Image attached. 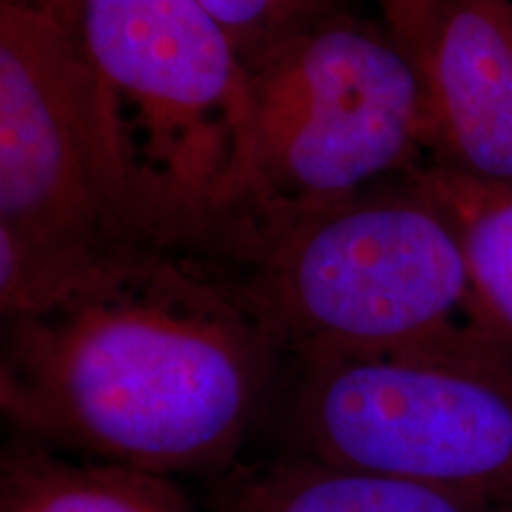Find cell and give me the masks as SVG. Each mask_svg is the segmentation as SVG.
<instances>
[{
	"label": "cell",
	"mask_w": 512,
	"mask_h": 512,
	"mask_svg": "<svg viewBox=\"0 0 512 512\" xmlns=\"http://www.w3.org/2000/svg\"><path fill=\"white\" fill-rule=\"evenodd\" d=\"M285 361L223 256L131 242L3 320L0 406L19 437L74 458L223 472L271 413Z\"/></svg>",
	"instance_id": "obj_1"
},
{
	"label": "cell",
	"mask_w": 512,
	"mask_h": 512,
	"mask_svg": "<svg viewBox=\"0 0 512 512\" xmlns=\"http://www.w3.org/2000/svg\"><path fill=\"white\" fill-rule=\"evenodd\" d=\"M209 252L238 271L285 358H512L418 169L294 219L228 228Z\"/></svg>",
	"instance_id": "obj_2"
},
{
	"label": "cell",
	"mask_w": 512,
	"mask_h": 512,
	"mask_svg": "<svg viewBox=\"0 0 512 512\" xmlns=\"http://www.w3.org/2000/svg\"><path fill=\"white\" fill-rule=\"evenodd\" d=\"M245 67V164L216 238L332 207L430 162L425 74L382 22L337 10Z\"/></svg>",
	"instance_id": "obj_3"
},
{
	"label": "cell",
	"mask_w": 512,
	"mask_h": 512,
	"mask_svg": "<svg viewBox=\"0 0 512 512\" xmlns=\"http://www.w3.org/2000/svg\"><path fill=\"white\" fill-rule=\"evenodd\" d=\"M114 157L155 233L209 249L242 174L247 67L197 0H81Z\"/></svg>",
	"instance_id": "obj_4"
},
{
	"label": "cell",
	"mask_w": 512,
	"mask_h": 512,
	"mask_svg": "<svg viewBox=\"0 0 512 512\" xmlns=\"http://www.w3.org/2000/svg\"><path fill=\"white\" fill-rule=\"evenodd\" d=\"M164 242L114 157L76 31L0 3V313L36 311L83 266Z\"/></svg>",
	"instance_id": "obj_5"
},
{
	"label": "cell",
	"mask_w": 512,
	"mask_h": 512,
	"mask_svg": "<svg viewBox=\"0 0 512 512\" xmlns=\"http://www.w3.org/2000/svg\"><path fill=\"white\" fill-rule=\"evenodd\" d=\"M273 411L297 456L512 512V358H287Z\"/></svg>",
	"instance_id": "obj_6"
},
{
	"label": "cell",
	"mask_w": 512,
	"mask_h": 512,
	"mask_svg": "<svg viewBox=\"0 0 512 512\" xmlns=\"http://www.w3.org/2000/svg\"><path fill=\"white\" fill-rule=\"evenodd\" d=\"M425 81L430 162L512 185V0H451Z\"/></svg>",
	"instance_id": "obj_7"
},
{
	"label": "cell",
	"mask_w": 512,
	"mask_h": 512,
	"mask_svg": "<svg viewBox=\"0 0 512 512\" xmlns=\"http://www.w3.org/2000/svg\"><path fill=\"white\" fill-rule=\"evenodd\" d=\"M219 512H501L437 486L287 453L235 465L219 484Z\"/></svg>",
	"instance_id": "obj_8"
},
{
	"label": "cell",
	"mask_w": 512,
	"mask_h": 512,
	"mask_svg": "<svg viewBox=\"0 0 512 512\" xmlns=\"http://www.w3.org/2000/svg\"><path fill=\"white\" fill-rule=\"evenodd\" d=\"M0 512H195L169 479L17 437L0 456Z\"/></svg>",
	"instance_id": "obj_9"
},
{
	"label": "cell",
	"mask_w": 512,
	"mask_h": 512,
	"mask_svg": "<svg viewBox=\"0 0 512 512\" xmlns=\"http://www.w3.org/2000/svg\"><path fill=\"white\" fill-rule=\"evenodd\" d=\"M418 174L456 226L486 309L512 342V185L434 162Z\"/></svg>",
	"instance_id": "obj_10"
},
{
	"label": "cell",
	"mask_w": 512,
	"mask_h": 512,
	"mask_svg": "<svg viewBox=\"0 0 512 512\" xmlns=\"http://www.w3.org/2000/svg\"><path fill=\"white\" fill-rule=\"evenodd\" d=\"M235 43L245 62L318 19L342 10L339 0H197Z\"/></svg>",
	"instance_id": "obj_11"
},
{
	"label": "cell",
	"mask_w": 512,
	"mask_h": 512,
	"mask_svg": "<svg viewBox=\"0 0 512 512\" xmlns=\"http://www.w3.org/2000/svg\"><path fill=\"white\" fill-rule=\"evenodd\" d=\"M375 3L382 12L380 22L425 74L441 19L451 0H375Z\"/></svg>",
	"instance_id": "obj_12"
},
{
	"label": "cell",
	"mask_w": 512,
	"mask_h": 512,
	"mask_svg": "<svg viewBox=\"0 0 512 512\" xmlns=\"http://www.w3.org/2000/svg\"><path fill=\"white\" fill-rule=\"evenodd\" d=\"M0 3H10L17 5V8L41 12V15L57 19V22L72 31H76V22H79L81 0H0Z\"/></svg>",
	"instance_id": "obj_13"
}]
</instances>
